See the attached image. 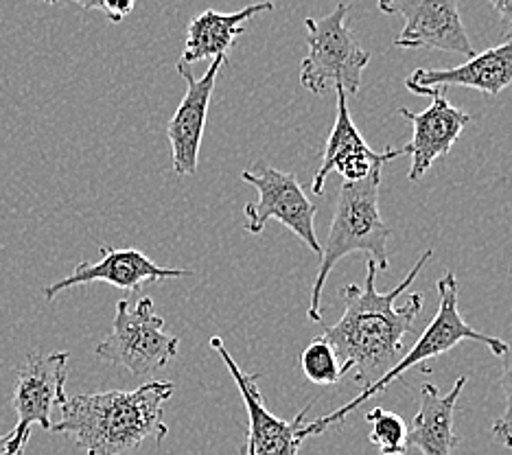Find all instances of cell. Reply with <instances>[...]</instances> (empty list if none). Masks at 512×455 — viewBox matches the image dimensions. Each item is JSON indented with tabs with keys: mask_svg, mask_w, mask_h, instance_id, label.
<instances>
[{
	"mask_svg": "<svg viewBox=\"0 0 512 455\" xmlns=\"http://www.w3.org/2000/svg\"><path fill=\"white\" fill-rule=\"evenodd\" d=\"M432 256L434 252L427 250L390 294L377 289L379 270L370 259L366 261V285H346L342 289L346 302L342 318L333 326H324L322 333L340 361L342 377L355 372L357 385L366 388L399 364L405 340L423 311V294H412L401 307H394V300L414 283Z\"/></svg>",
	"mask_w": 512,
	"mask_h": 455,
	"instance_id": "obj_1",
	"label": "cell"
},
{
	"mask_svg": "<svg viewBox=\"0 0 512 455\" xmlns=\"http://www.w3.org/2000/svg\"><path fill=\"white\" fill-rule=\"evenodd\" d=\"M173 392L171 381H149L130 392L77 394L60 407L51 431L71 436L86 455H121L147 438L162 442L169 434L162 412Z\"/></svg>",
	"mask_w": 512,
	"mask_h": 455,
	"instance_id": "obj_2",
	"label": "cell"
},
{
	"mask_svg": "<svg viewBox=\"0 0 512 455\" xmlns=\"http://www.w3.org/2000/svg\"><path fill=\"white\" fill-rule=\"evenodd\" d=\"M381 169L372 171L362 182H344L335 202L329 237L320 250V270L313 280L309 298V320H322V289L335 263L353 252H366L377 270H388V239L392 228L381 219L379 210Z\"/></svg>",
	"mask_w": 512,
	"mask_h": 455,
	"instance_id": "obj_3",
	"label": "cell"
},
{
	"mask_svg": "<svg viewBox=\"0 0 512 455\" xmlns=\"http://www.w3.org/2000/svg\"><path fill=\"white\" fill-rule=\"evenodd\" d=\"M438 311L434 315V320L429 322V326L425 329V333L418 337V342L403 353V357L399 359V364L390 368L386 375H381L375 383L366 385V388L359 392L355 399H351L348 403H344L342 407H337L335 412H331L329 416H322L318 420H307L305 425V436H318L324 434L329 427L342 423V420L351 414L355 407H359L362 403H366L372 396H377L379 392H383L388 388L392 381H397L403 372H407L410 368L425 364L429 359H436L440 355L449 353L453 346H458L464 340H473V342H482L495 357H499L506 350V342L499 340V337L486 335L475 331L473 326H469L467 322L462 320L460 309H458V280L456 274L447 272L438 280Z\"/></svg>",
	"mask_w": 512,
	"mask_h": 455,
	"instance_id": "obj_4",
	"label": "cell"
},
{
	"mask_svg": "<svg viewBox=\"0 0 512 455\" xmlns=\"http://www.w3.org/2000/svg\"><path fill=\"white\" fill-rule=\"evenodd\" d=\"M348 11L351 3H342L324 18L305 20L309 55L300 62V84L311 95H324L331 84L346 95H357L362 88L370 53L359 46L355 33L348 29Z\"/></svg>",
	"mask_w": 512,
	"mask_h": 455,
	"instance_id": "obj_5",
	"label": "cell"
},
{
	"mask_svg": "<svg viewBox=\"0 0 512 455\" xmlns=\"http://www.w3.org/2000/svg\"><path fill=\"white\" fill-rule=\"evenodd\" d=\"M180 340L165 331L154 300L141 298L136 305L127 300L116 302L112 331L97 348L95 355L108 364L130 370L132 375L145 377L167 368L178 355Z\"/></svg>",
	"mask_w": 512,
	"mask_h": 455,
	"instance_id": "obj_6",
	"label": "cell"
},
{
	"mask_svg": "<svg viewBox=\"0 0 512 455\" xmlns=\"http://www.w3.org/2000/svg\"><path fill=\"white\" fill-rule=\"evenodd\" d=\"M68 355L66 350H57L51 355L31 353L25 364L16 372L14 385V410L18 414L16 427L9 431L7 455H22L29 445L31 427L40 425L51 431L53 407L66 403V377H68Z\"/></svg>",
	"mask_w": 512,
	"mask_h": 455,
	"instance_id": "obj_7",
	"label": "cell"
},
{
	"mask_svg": "<svg viewBox=\"0 0 512 455\" xmlns=\"http://www.w3.org/2000/svg\"><path fill=\"white\" fill-rule=\"evenodd\" d=\"M241 180L259 191V200L246 204V230L250 235H261L267 221H281L294 235L309 245V250L320 254L322 245L316 237L318 208L302 191L296 173H285L272 167L259 165V171H243Z\"/></svg>",
	"mask_w": 512,
	"mask_h": 455,
	"instance_id": "obj_8",
	"label": "cell"
},
{
	"mask_svg": "<svg viewBox=\"0 0 512 455\" xmlns=\"http://www.w3.org/2000/svg\"><path fill=\"white\" fill-rule=\"evenodd\" d=\"M379 11L405 20L392 42L394 49H436L460 53L467 60L475 55L456 0H381Z\"/></svg>",
	"mask_w": 512,
	"mask_h": 455,
	"instance_id": "obj_9",
	"label": "cell"
},
{
	"mask_svg": "<svg viewBox=\"0 0 512 455\" xmlns=\"http://www.w3.org/2000/svg\"><path fill=\"white\" fill-rule=\"evenodd\" d=\"M211 348L217 350V355L224 361L228 372L239 385L243 405L248 410V442L254 449V455H298L302 442L307 440L305 436V425H307V414L311 410V403L302 407V412L296 414L292 420H283L274 416L265 407L263 394L259 390V379L261 375H250V372H243L239 364L232 359L230 350L226 348L221 337H211Z\"/></svg>",
	"mask_w": 512,
	"mask_h": 455,
	"instance_id": "obj_10",
	"label": "cell"
},
{
	"mask_svg": "<svg viewBox=\"0 0 512 455\" xmlns=\"http://www.w3.org/2000/svg\"><path fill=\"white\" fill-rule=\"evenodd\" d=\"M228 62V55H221L211 62L202 77H195L191 68L178 60V73L186 81L184 99L180 101L176 114L167 125V136L173 151V171L178 175H195L197 160H200L202 138L208 119L215 81L219 70Z\"/></svg>",
	"mask_w": 512,
	"mask_h": 455,
	"instance_id": "obj_11",
	"label": "cell"
},
{
	"mask_svg": "<svg viewBox=\"0 0 512 455\" xmlns=\"http://www.w3.org/2000/svg\"><path fill=\"white\" fill-rule=\"evenodd\" d=\"M101 261L99 263H79L75 270L62 280H55L44 289L46 300H55L66 289L92 283H108L125 291H138L143 285L160 283L167 278H186L193 276L191 270H171V267H160L151 261L141 250L123 248L114 250L110 245H101Z\"/></svg>",
	"mask_w": 512,
	"mask_h": 455,
	"instance_id": "obj_12",
	"label": "cell"
},
{
	"mask_svg": "<svg viewBox=\"0 0 512 455\" xmlns=\"http://www.w3.org/2000/svg\"><path fill=\"white\" fill-rule=\"evenodd\" d=\"M418 95L432 97V105L427 110L416 114L399 108L403 119L414 125L412 143L405 145L407 154L412 156V169L410 175H407L412 182L421 180L438 158H445L451 147L456 145L464 127L471 123V116L467 112H462L456 105L449 103L445 88L421 90Z\"/></svg>",
	"mask_w": 512,
	"mask_h": 455,
	"instance_id": "obj_13",
	"label": "cell"
},
{
	"mask_svg": "<svg viewBox=\"0 0 512 455\" xmlns=\"http://www.w3.org/2000/svg\"><path fill=\"white\" fill-rule=\"evenodd\" d=\"M407 154V147L399 149H386V151H372L364 136L353 123V116L348 112V95L337 88V114L331 136L327 140V149H324L322 167L318 169L316 178H313L311 191L322 195L324 182H327L329 173L337 171L344 175V182H362L368 175L381 169L386 162Z\"/></svg>",
	"mask_w": 512,
	"mask_h": 455,
	"instance_id": "obj_14",
	"label": "cell"
},
{
	"mask_svg": "<svg viewBox=\"0 0 512 455\" xmlns=\"http://www.w3.org/2000/svg\"><path fill=\"white\" fill-rule=\"evenodd\" d=\"M512 84V29L508 38L486 49L484 53H475L471 60L453 68H418L405 79V88L418 95L429 88H449L464 86L486 92V95H499L504 88Z\"/></svg>",
	"mask_w": 512,
	"mask_h": 455,
	"instance_id": "obj_15",
	"label": "cell"
},
{
	"mask_svg": "<svg viewBox=\"0 0 512 455\" xmlns=\"http://www.w3.org/2000/svg\"><path fill=\"white\" fill-rule=\"evenodd\" d=\"M467 377H458L453 388L442 394L436 385L425 383L421 388V410L412 418L405 434V447L421 449L425 455H451L460 445L456 436V410Z\"/></svg>",
	"mask_w": 512,
	"mask_h": 455,
	"instance_id": "obj_16",
	"label": "cell"
},
{
	"mask_svg": "<svg viewBox=\"0 0 512 455\" xmlns=\"http://www.w3.org/2000/svg\"><path fill=\"white\" fill-rule=\"evenodd\" d=\"M272 9V3H256L235 11V14H221V11L208 9L204 14L195 16L191 20L189 31H186V44L180 62L189 66L204 60H217V57L226 55L230 46L235 44L237 35L246 31L243 29V22Z\"/></svg>",
	"mask_w": 512,
	"mask_h": 455,
	"instance_id": "obj_17",
	"label": "cell"
},
{
	"mask_svg": "<svg viewBox=\"0 0 512 455\" xmlns=\"http://www.w3.org/2000/svg\"><path fill=\"white\" fill-rule=\"evenodd\" d=\"M366 420L370 423L368 440L377 447L379 455H405L407 425L399 414L383 410V407H372Z\"/></svg>",
	"mask_w": 512,
	"mask_h": 455,
	"instance_id": "obj_18",
	"label": "cell"
},
{
	"mask_svg": "<svg viewBox=\"0 0 512 455\" xmlns=\"http://www.w3.org/2000/svg\"><path fill=\"white\" fill-rule=\"evenodd\" d=\"M300 366L305 377L318 385H333L342 379L340 361H337L331 344L318 335L300 355Z\"/></svg>",
	"mask_w": 512,
	"mask_h": 455,
	"instance_id": "obj_19",
	"label": "cell"
},
{
	"mask_svg": "<svg viewBox=\"0 0 512 455\" xmlns=\"http://www.w3.org/2000/svg\"><path fill=\"white\" fill-rule=\"evenodd\" d=\"M499 361H502L499 385H502V390H504L506 407H504L502 416H499L493 423L491 434L499 442V445H504L506 449H512V342H506V350L499 355Z\"/></svg>",
	"mask_w": 512,
	"mask_h": 455,
	"instance_id": "obj_20",
	"label": "cell"
},
{
	"mask_svg": "<svg viewBox=\"0 0 512 455\" xmlns=\"http://www.w3.org/2000/svg\"><path fill=\"white\" fill-rule=\"evenodd\" d=\"M81 7L84 9H97V11H103V14H106L112 22H121L127 14H132V9H134V3H79Z\"/></svg>",
	"mask_w": 512,
	"mask_h": 455,
	"instance_id": "obj_21",
	"label": "cell"
},
{
	"mask_svg": "<svg viewBox=\"0 0 512 455\" xmlns=\"http://www.w3.org/2000/svg\"><path fill=\"white\" fill-rule=\"evenodd\" d=\"M491 7L495 9V14H499V18L512 27V0H493Z\"/></svg>",
	"mask_w": 512,
	"mask_h": 455,
	"instance_id": "obj_22",
	"label": "cell"
},
{
	"mask_svg": "<svg viewBox=\"0 0 512 455\" xmlns=\"http://www.w3.org/2000/svg\"><path fill=\"white\" fill-rule=\"evenodd\" d=\"M7 445H9V438L0 436V455H7Z\"/></svg>",
	"mask_w": 512,
	"mask_h": 455,
	"instance_id": "obj_23",
	"label": "cell"
},
{
	"mask_svg": "<svg viewBox=\"0 0 512 455\" xmlns=\"http://www.w3.org/2000/svg\"><path fill=\"white\" fill-rule=\"evenodd\" d=\"M243 455H254V449H252L250 442H248V445H246V453H243Z\"/></svg>",
	"mask_w": 512,
	"mask_h": 455,
	"instance_id": "obj_24",
	"label": "cell"
}]
</instances>
